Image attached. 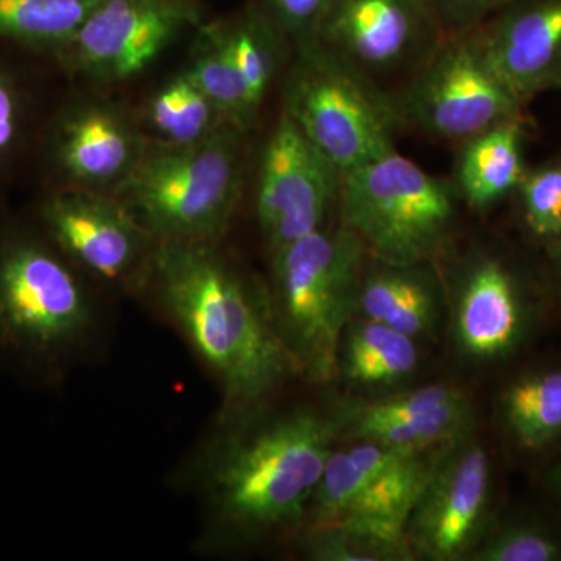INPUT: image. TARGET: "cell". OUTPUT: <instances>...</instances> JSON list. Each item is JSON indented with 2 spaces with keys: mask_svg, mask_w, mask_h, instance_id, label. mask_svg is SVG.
Here are the masks:
<instances>
[{
  "mask_svg": "<svg viewBox=\"0 0 561 561\" xmlns=\"http://www.w3.org/2000/svg\"><path fill=\"white\" fill-rule=\"evenodd\" d=\"M144 284L219 387V419L261 411L300 375L273 320L271 298L217 243L157 242Z\"/></svg>",
  "mask_w": 561,
  "mask_h": 561,
  "instance_id": "1",
  "label": "cell"
},
{
  "mask_svg": "<svg viewBox=\"0 0 561 561\" xmlns=\"http://www.w3.org/2000/svg\"><path fill=\"white\" fill-rule=\"evenodd\" d=\"M262 411L217 420L190 468L209 549L302 522L342 430L312 409L272 416Z\"/></svg>",
  "mask_w": 561,
  "mask_h": 561,
  "instance_id": "2",
  "label": "cell"
},
{
  "mask_svg": "<svg viewBox=\"0 0 561 561\" xmlns=\"http://www.w3.org/2000/svg\"><path fill=\"white\" fill-rule=\"evenodd\" d=\"M102 324L80 272L43 231L0 225V364L58 386L94 348Z\"/></svg>",
  "mask_w": 561,
  "mask_h": 561,
  "instance_id": "3",
  "label": "cell"
},
{
  "mask_svg": "<svg viewBox=\"0 0 561 561\" xmlns=\"http://www.w3.org/2000/svg\"><path fill=\"white\" fill-rule=\"evenodd\" d=\"M242 133L224 122L195 142L144 147L116 197L157 242L219 243L241 194Z\"/></svg>",
  "mask_w": 561,
  "mask_h": 561,
  "instance_id": "4",
  "label": "cell"
},
{
  "mask_svg": "<svg viewBox=\"0 0 561 561\" xmlns=\"http://www.w3.org/2000/svg\"><path fill=\"white\" fill-rule=\"evenodd\" d=\"M273 320L300 375L330 382L357 311L368 253L353 231L321 230L273 251Z\"/></svg>",
  "mask_w": 561,
  "mask_h": 561,
  "instance_id": "5",
  "label": "cell"
},
{
  "mask_svg": "<svg viewBox=\"0 0 561 561\" xmlns=\"http://www.w3.org/2000/svg\"><path fill=\"white\" fill-rule=\"evenodd\" d=\"M332 449L308 515L312 529L334 527L378 553H401L409 546L413 512L438 459L381 443L354 440Z\"/></svg>",
  "mask_w": 561,
  "mask_h": 561,
  "instance_id": "6",
  "label": "cell"
},
{
  "mask_svg": "<svg viewBox=\"0 0 561 561\" xmlns=\"http://www.w3.org/2000/svg\"><path fill=\"white\" fill-rule=\"evenodd\" d=\"M456 187L391 151L343 173L342 225L383 264L423 265L437 256L456 216Z\"/></svg>",
  "mask_w": 561,
  "mask_h": 561,
  "instance_id": "7",
  "label": "cell"
},
{
  "mask_svg": "<svg viewBox=\"0 0 561 561\" xmlns=\"http://www.w3.org/2000/svg\"><path fill=\"white\" fill-rule=\"evenodd\" d=\"M295 50L283 110L341 175L397 150L400 114L373 77L321 41Z\"/></svg>",
  "mask_w": 561,
  "mask_h": 561,
  "instance_id": "8",
  "label": "cell"
},
{
  "mask_svg": "<svg viewBox=\"0 0 561 561\" xmlns=\"http://www.w3.org/2000/svg\"><path fill=\"white\" fill-rule=\"evenodd\" d=\"M523 103L491 65L476 27L443 33L394 101L401 122L460 142L516 119Z\"/></svg>",
  "mask_w": 561,
  "mask_h": 561,
  "instance_id": "9",
  "label": "cell"
},
{
  "mask_svg": "<svg viewBox=\"0 0 561 561\" xmlns=\"http://www.w3.org/2000/svg\"><path fill=\"white\" fill-rule=\"evenodd\" d=\"M39 225L70 264L98 283H144L157 241L119 198L84 187L58 191L41 205Z\"/></svg>",
  "mask_w": 561,
  "mask_h": 561,
  "instance_id": "10",
  "label": "cell"
},
{
  "mask_svg": "<svg viewBox=\"0 0 561 561\" xmlns=\"http://www.w3.org/2000/svg\"><path fill=\"white\" fill-rule=\"evenodd\" d=\"M342 175L283 110L262 153L256 216L271 251L321 230Z\"/></svg>",
  "mask_w": 561,
  "mask_h": 561,
  "instance_id": "11",
  "label": "cell"
},
{
  "mask_svg": "<svg viewBox=\"0 0 561 561\" xmlns=\"http://www.w3.org/2000/svg\"><path fill=\"white\" fill-rule=\"evenodd\" d=\"M202 21L201 0H101L60 54L92 79L127 80Z\"/></svg>",
  "mask_w": 561,
  "mask_h": 561,
  "instance_id": "12",
  "label": "cell"
},
{
  "mask_svg": "<svg viewBox=\"0 0 561 561\" xmlns=\"http://www.w3.org/2000/svg\"><path fill=\"white\" fill-rule=\"evenodd\" d=\"M491 496V463L481 445L467 437L438 457L413 512L409 546L431 560L460 559L481 535Z\"/></svg>",
  "mask_w": 561,
  "mask_h": 561,
  "instance_id": "13",
  "label": "cell"
},
{
  "mask_svg": "<svg viewBox=\"0 0 561 561\" xmlns=\"http://www.w3.org/2000/svg\"><path fill=\"white\" fill-rule=\"evenodd\" d=\"M443 33L424 0H332L320 41L373 77L424 60Z\"/></svg>",
  "mask_w": 561,
  "mask_h": 561,
  "instance_id": "14",
  "label": "cell"
},
{
  "mask_svg": "<svg viewBox=\"0 0 561 561\" xmlns=\"http://www.w3.org/2000/svg\"><path fill=\"white\" fill-rule=\"evenodd\" d=\"M476 31L491 65L523 102L561 90V0H507Z\"/></svg>",
  "mask_w": 561,
  "mask_h": 561,
  "instance_id": "15",
  "label": "cell"
},
{
  "mask_svg": "<svg viewBox=\"0 0 561 561\" xmlns=\"http://www.w3.org/2000/svg\"><path fill=\"white\" fill-rule=\"evenodd\" d=\"M470 427V402L459 389L427 386L362 405L342 430L353 440L426 453L461 440Z\"/></svg>",
  "mask_w": 561,
  "mask_h": 561,
  "instance_id": "16",
  "label": "cell"
},
{
  "mask_svg": "<svg viewBox=\"0 0 561 561\" xmlns=\"http://www.w3.org/2000/svg\"><path fill=\"white\" fill-rule=\"evenodd\" d=\"M144 147L127 121L108 106H80L66 114L51 136L58 171L76 187L114 186L130 173Z\"/></svg>",
  "mask_w": 561,
  "mask_h": 561,
  "instance_id": "17",
  "label": "cell"
},
{
  "mask_svg": "<svg viewBox=\"0 0 561 561\" xmlns=\"http://www.w3.org/2000/svg\"><path fill=\"white\" fill-rule=\"evenodd\" d=\"M522 291L507 265L482 256L468 265L459 287L456 335L474 359L504 356L522 337Z\"/></svg>",
  "mask_w": 561,
  "mask_h": 561,
  "instance_id": "18",
  "label": "cell"
},
{
  "mask_svg": "<svg viewBox=\"0 0 561 561\" xmlns=\"http://www.w3.org/2000/svg\"><path fill=\"white\" fill-rule=\"evenodd\" d=\"M524 175L519 117L461 142L457 191L471 208H489L513 191H518Z\"/></svg>",
  "mask_w": 561,
  "mask_h": 561,
  "instance_id": "19",
  "label": "cell"
},
{
  "mask_svg": "<svg viewBox=\"0 0 561 561\" xmlns=\"http://www.w3.org/2000/svg\"><path fill=\"white\" fill-rule=\"evenodd\" d=\"M424 265L401 267L371 260L362 276L357 311L409 337L426 334L434 324L437 300Z\"/></svg>",
  "mask_w": 561,
  "mask_h": 561,
  "instance_id": "20",
  "label": "cell"
},
{
  "mask_svg": "<svg viewBox=\"0 0 561 561\" xmlns=\"http://www.w3.org/2000/svg\"><path fill=\"white\" fill-rule=\"evenodd\" d=\"M101 0H0V39L60 54Z\"/></svg>",
  "mask_w": 561,
  "mask_h": 561,
  "instance_id": "21",
  "label": "cell"
},
{
  "mask_svg": "<svg viewBox=\"0 0 561 561\" xmlns=\"http://www.w3.org/2000/svg\"><path fill=\"white\" fill-rule=\"evenodd\" d=\"M419 365L415 339L386 324L365 320L345 337L341 367L346 378L362 386L400 381Z\"/></svg>",
  "mask_w": 561,
  "mask_h": 561,
  "instance_id": "22",
  "label": "cell"
},
{
  "mask_svg": "<svg viewBox=\"0 0 561 561\" xmlns=\"http://www.w3.org/2000/svg\"><path fill=\"white\" fill-rule=\"evenodd\" d=\"M184 72L206 95L225 124L234 125L242 131L250 130L257 111L251 105L245 83L217 22L203 27L197 55Z\"/></svg>",
  "mask_w": 561,
  "mask_h": 561,
  "instance_id": "23",
  "label": "cell"
},
{
  "mask_svg": "<svg viewBox=\"0 0 561 561\" xmlns=\"http://www.w3.org/2000/svg\"><path fill=\"white\" fill-rule=\"evenodd\" d=\"M217 24L245 83L251 105L260 111L278 69L280 44L287 38L260 5Z\"/></svg>",
  "mask_w": 561,
  "mask_h": 561,
  "instance_id": "24",
  "label": "cell"
},
{
  "mask_svg": "<svg viewBox=\"0 0 561 561\" xmlns=\"http://www.w3.org/2000/svg\"><path fill=\"white\" fill-rule=\"evenodd\" d=\"M502 409L519 445L545 448L561 434V370L535 373L512 383Z\"/></svg>",
  "mask_w": 561,
  "mask_h": 561,
  "instance_id": "25",
  "label": "cell"
},
{
  "mask_svg": "<svg viewBox=\"0 0 561 561\" xmlns=\"http://www.w3.org/2000/svg\"><path fill=\"white\" fill-rule=\"evenodd\" d=\"M150 121L168 142L190 144L210 135L224 121L186 72L169 81L150 103Z\"/></svg>",
  "mask_w": 561,
  "mask_h": 561,
  "instance_id": "26",
  "label": "cell"
},
{
  "mask_svg": "<svg viewBox=\"0 0 561 561\" xmlns=\"http://www.w3.org/2000/svg\"><path fill=\"white\" fill-rule=\"evenodd\" d=\"M518 192L530 231L542 239L561 238V160L526 172Z\"/></svg>",
  "mask_w": 561,
  "mask_h": 561,
  "instance_id": "27",
  "label": "cell"
},
{
  "mask_svg": "<svg viewBox=\"0 0 561 561\" xmlns=\"http://www.w3.org/2000/svg\"><path fill=\"white\" fill-rule=\"evenodd\" d=\"M474 556L482 561H553L561 559V548L542 530L512 526L490 538Z\"/></svg>",
  "mask_w": 561,
  "mask_h": 561,
  "instance_id": "28",
  "label": "cell"
},
{
  "mask_svg": "<svg viewBox=\"0 0 561 561\" xmlns=\"http://www.w3.org/2000/svg\"><path fill=\"white\" fill-rule=\"evenodd\" d=\"M332 0H260V7L298 49L320 41Z\"/></svg>",
  "mask_w": 561,
  "mask_h": 561,
  "instance_id": "29",
  "label": "cell"
},
{
  "mask_svg": "<svg viewBox=\"0 0 561 561\" xmlns=\"http://www.w3.org/2000/svg\"><path fill=\"white\" fill-rule=\"evenodd\" d=\"M27 124V99L13 70L0 61V168L21 147Z\"/></svg>",
  "mask_w": 561,
  "mask_h": 561,
  "instance_id": "30",
  "label": "cell"
},
{
  "mask_svg": "<svg viewBox=\"0 0 561 561\" xmlns=\"http://www.w3.org/2000/svg\"><path fill=\"white\" fill-rule=\"evenodd\" d=\"M443 32H463L478 27L507 0H424Z\"/></svg>",
  "mask_w": 561,
  "mask_h": 561,
  "instance_id": "31",
  "label": "cell"
},
{
  "mask_svg": "<svg viewBox=\"0 0 561 561\" xmlns=\"http://www.w3.org/2000/svg\"><path fill=\"white\" fill-rule=\"evenodd\" d=\"M553 483H556V489L561 494V463L557 467L556 474H553Z\"/></svg>",
  "mask_w": 561,
  "mask_h": 561,
  "instance_id": "32",
  "label": "cell"
}]
</instances>
